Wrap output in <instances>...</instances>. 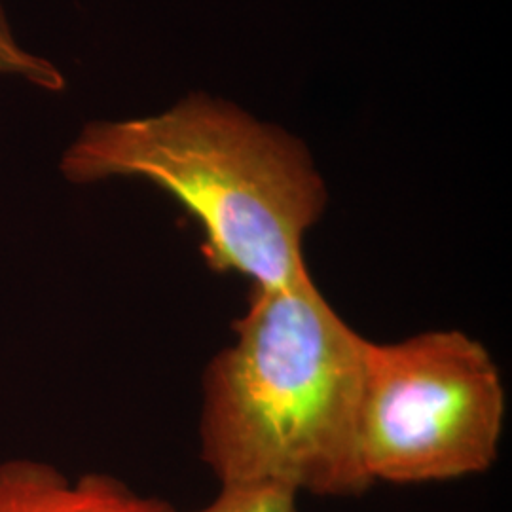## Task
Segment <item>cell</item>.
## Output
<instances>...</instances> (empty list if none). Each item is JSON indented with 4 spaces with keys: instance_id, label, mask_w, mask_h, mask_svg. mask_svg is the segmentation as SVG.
<instances>
[{
    "instance_id": "obj_6",
    "label": "cell",
    "mask_w": 512,
    "mask_h": 512,
    "mask_svg": "<svg viewBox=\"0 0 512 512\" xmlns=\"http://www.w3.org/2000/svg\"><path fill=\"white\" fill-rule=\"evenodd\" d=\"M0 74L18 76L46 92H63L65 78L61 71L40 55L31 54L19 44L6 18L0 0Z\"/></svg>"
},
{
    "instance_id": "obj_5",
    "label": "cell",
    "mask_w": 512,
    "mask_h": 512,
    "mask_svg": "<svg viewBox=\"0 0 512 512\" xmlns=\"http://www.w3.org/2000/svg\"><path fill=\"white\" fill-rule=\"evenodd\" d=\"M220 494L203 509L190 512H298L296 492L272 482L220 484ZM165 512L175 511L171 505Z\"/></svg>"
},
{
    "instance_id": "obj_3",
    "label": "cell",
    "mask_w": 512,
    "mask_h": 512,
    "mask_svg": "<svg viewBox=\"0 0 512 512\" xmlns=\"http://www.w3.org/2000/svg\"><path fill=\"white\" fill-rule=\"evenodd\" d=\"M494 357L461 330L366 344L359 450L372 482L423 484L488 471L505 425Z\"/></svg>"
},
{
    "instance_id": "obj_4",
    "label": "cell",
    "mask_w": 512,
    "mask_h": 512,
    "mask_svg": "<svg viewBox=\"0 0 512 512\" xmlns=\"http://www.w3.org/2000/svg\"><path fill=\"white\" fill-rule=\"evenodd\" d=\"M167 507L169 503L135 494L122 480L103 473L73 482L37 459L0 463V512H165Z\"/></svg>"
},
{
    "instance_id": "obj_2",
    "label": "cell",
    "mask_w": 512,
    "mask_h": 512,
    "mask_svg": "<svg viewBox=\"0 0 512 512\" xmlns=\"http://www.w3.org/2000/svg\"><path fill=\"white\" fill-rule=\"evenodd\" d=\"M73 184L143 179L200 224L202 255L258 289L308 277L304 238L321 219L327 188L306 145L236 105L192 93L156 116L90 122L67 147Z\"/></svg>"
},
{
    "instance_id": "obj_1",
    "label": "cell",
    "mask_w": 512,
    "mask_h": 512,
    "mask_svg": "<svg viewBox=\"0 0 512 512\" xmlns=\"http://www.w3.org/2000/svg\"><path fill=\"white\" fill-rule=\"evenodd\" d=\"M234 332L202 378V459L220 484L365 494L374 484L359 450L368 340L311 275L289 287H253Z\"/></svg>"
}]
</instances>
